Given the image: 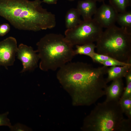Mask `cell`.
Masks as SVG:
<instances>
[{
    "label": "cell",
    "instance_id": "obj_4",
    "mask_svg": "<svg viewBox=\"0 0 131 131\" xmlns=\"http://www.w3.org/2000/svg\"><path fill=\"white\" fill-rule=\"evenodd\" d=\"M36 45L41 60L39 68L43 71H55L71 61L75 55L73 46L60 34H47Z\"/></svg>",
    "mask_w": 131,
    "mask_h": 131
},
{
    "label": "cell",
    "instance_id": "obj_15",
    "mask_svg": "<svg viewBox=\"0 0 131 131\" xmlns=\"http://www.w3.org/2000/svg\"><path fill=\"white\" fill-rule=\"evenodd\" d=\"M76 49L74 50L75 54L84 55L90 57L95 52L96 45L93 43L82 45H76Z\"/></svg>",
    "mask_w": 131,
    "mask_h": 131
},
{
    "label": "cell",
    "instance_id": "obj_24",
    "mask_svg": "<svg viewBox=\"0 0 131 131\" xmlns=\"http://www.w3.org/2000/svg\"><path fill=\"white\" fill-rule=\"evenodd\" d=\"M125 77L126 78V84L131 82V68L129 70Z\"/></svg>",
    "mask_w": 131,
    "mask_h": 131
},
{
    "label": "cell",
    "instance_id": "obj_11",
    "mask_svg": "<svg viewBox=\"0 0 131 131\" xmlns=\"http://www.w3.org/2000/svg\"><path fill=\"white\" fill-rule=\"evenodd\" d=\"M96 1L93 0H85L78 1L77 9L84 20H90L97 9Z\"/></svg>",
    "mask_w": 131,
    "mask_h": 131
},
{
    "label": "cell",
    "instance_id": "obj_6",
    "mask_svg": "<svg viewBox=\"0 0 131 131\" xmlns=\"http://www.w3.org/2000/svg\"><path fill=\"white\" fill-rule=\"evenodd\" d=\"M102 28L93 18L82 21L74 27L67 29L65 37L73 46L93 43L98 40Z\"/></svg>",
    "mask_w": 131,
    "mask_h": 131
},
{
    "label": "cell",
    "instance_id": "obj_25",
    "mask_svg": "<svg viewBox=\"0 0 131 131\" xmlns=\"http://www.w3.org/2000/svg\"><path fill=\"white\" fill-rule=\"evenodd\" d=\"M58 0H42V2L49 4H57Z\"/></svg>",
    "mask_w": 131,
    "mask_h": 131
},
{
    "label": "cell",
    "instance_id": "obj_5",
    "mask_svg": "<svg viewBox=\"0 0 131 131\" xmlns=\"http://www.w3.org/2000/svg\"><path fill=\"white\" fill-rule=\"evenodd\" d=\"M97 53L131 64V33L114 25L103 31L96 41Z\"/></svg>",
    "mask_w": 131,
    "mask_h": 131
},
{
    "label": "cell",
    "instance_id": "obj_9",
    "mask_svg": "<svg viewBox=\"0 0 131 131\" xmlns=\"http://www.w3.org/2000/svg\"><path fill=\"white\" fill-rule=\"evenodd\" d=\"M118 13L110 4L104 2L97 9L93 19L102 28H106L115 25Z\"/></svg>",
    "mask_w": 131,
    "mask_h": 131
},
{
    "label": "cell",
    "instance_id": "obj_18",
    "mask_svg": "<svg viewBox=\"0 0 131 131\" xmlns=\"http://www.w3.org/2000/svg\"><path fill=\"white\" fill-rule=\"evenodd\" d=\"M99 63L106 66H122L131 65L122 62L116 59L112 58L107 60L100 62Z\"/></svg>",
    "mask_w": 131,
    "mask_h": 131
},
{
    "label": "cell",
    "instance_id": "obj_8",
    "mask_svg": "<svg viewBox=\"0 0 131 131\" xmlns=\"http://www.w3.org/2000/svg\"><path fill=\"white\" fill-rule=\"evenodd\" d=\"M37 51L34 50L31 47L23 43L18 47L16 55L17 58L22 62L23 68L20 72L33 71L37 68L40 59Z\"/></svg>",
    "mask_w": 131,
    "mask_h": 131
},
{
    "label": "cell",
    "instance_id": "obj_12",
    "mask_svg": "<svg viewBox=\"0 0 131 131\" xmlns=\"http://www.w3.org/2000/svg\"><path fill=\"white\" fill-rule=\"evenodd\" d=\"M131 68V65L122 66H111L107 70L108 76L106 78L107 82L117 79L125 77Z\"/></svg>",
    "mask_w": 131,
    "mask_h": 131
},
{
    "label": "cell",
    "instance_id": "obj_16",
    "mask_svg": "<svg viewBox=\"0 0 131 131\" xmlns=\"http://www.w3.org/2000/svg\"><path fill=\"white\" fill-rule=\"evenodd\" d=\"M110 5L118 13L124 12L130 5V0H109Z\"/></svg>",
    "mask_w": 131,
    "mask_h": 131
},
{
    "label": "cell",
    "instance_id": "obj_26",
    "mask_svg": "<svg viewBox=\"0 0 131 131\" xmlns=\"http://www.w3.org/2000/svg\"><path fill=\"white\" fill-rule=\"evenodd\" d=\"M96 1H98L99 2H104L106 0H93Z\"/></svg>",
    "mask_w": 131,
    "mask_h": 131
},
{
    "label": "cell",
    "instance_id": "obj_1",
    "mask_svg": "<svg viewBox=\"0 0 131 131\" xmlns=\"http://www.w3.org/2000/svg\"><path fill=\"white\" fill-rule=\"evenodd\" d=\"M108 67H95L81 62H68L59 68L57 78L74 106H90L106 94L104 75Z\"/></svg>",
    "mask_w": 131,
    "mask_h": 131
},
{
    "label": "cell",
    "instance_id": "obj_23",
    "mask_svg": "<svg viewBox=\"0 0 131 131\" xmlns=\"http://www.w3.org/2000/svg\"><path fill=\"white\" fill-rule=\"evenodd\" d=\"M131 96V82L126 84L125 88H124L121 98H124Z\"/></svg>",
    "mask_w": 131,
    "mask_h": 131
},
{
    "label": "cell",
    "instance_id": "obj_3",
    "mask_svg": "<svg viewBox=\"0 0 131 131\" xmlns=\"http://www.w3.org/2000/svg\"><path fill=\"white\" fill-rule=\"evenodd\" d=\"M118 101L98 103L84 118L81 129L84 131H130L131 119L124 118Z\"/></svg>",
    "mask_w": 131,
    "mask_h": 131
},
{
    "label": "cell",
    "instance_id": "obj_10",
    "mask_svg": "<svg viewBox=\"0 0 131 131\" xmlns=\"http://www.w3.org/2000/svg\"><path fill=\"white\" fill-rule=\"evenodd\" d=\"M124 89L122 78H119L113 81L111 84L106 90V101H119Z\"/></svg>",
    "mask_w": 131,
    "mask_h": 131
},
{
    "label": "cell",
    "instance_id": "obj_2",
    "mask_svg": "<svg viewBox=\"0 0 131 131\" xmlns=\"http://www.w3.org/2000/svg\"><path fill=\"white\" fill-rule=\"evenodd\" d=\"M41 0H0V16L15 28L36 32L56 25L55 15L42 7Z\"/></svg>",
    "mask_w": 131,
    "mask_h": 131
},
{
    "label": "cell",
    "instance_id": "obj_7",
    "mask_svg": "<svg viewBox=\"0 0 131 131\" xmlns=\"http://www.w3.org/2000/svg\"><path fill=\"white\" fill-rule=\"evenodd\" d=\"M17 48L16 40L13 37H8L0 41V66L8 69V66L13 65Z\"/></svg>",
    "mask_w": 131,
    "mask_h": 131
},
{
    "label": "cell",
    "instance_id": "obj_27",
    "mask_svg": "<svg viewBox=\"0 0 131 131\" xmlns=\"http://www.w3.org/2000/svg\"><path fill=\"white\" fill-rule=\"evenodd\" d=\"M69 1H74V0H68Z\"/></svg>",
    "mask_w": 131,
    "mask_h": 131
},
{
    "label": "cell",
    "instance_id": "obj_22",
    "mask_svg": "<svg viewBox=\"0 0 131 131\" xmlns=\"http://www.w3.org/2000/svg\"><path fill=\"white\" fill-rule=\"evenodd\" d=\"M10 27L7 23H4L0 25V36H3L10 31Z\"/></svg>",
    "mask_w": 131,
    "mask_h": 131
},
{
    "label": "cell",
    "instance_id": "obj_13",
    "mask_svg": "<svg viewBox=\"0 0 131 131\" xmlns=\"http://www.w3.org/2000/svg\"><path fill=\"white\" fill-rule=\"evenodd\" d=\"M81 15L76 8L70 9L67 12L65 17V23L67 29L75 27L82 21Z\"/></svg>",
    "mask_w": 131,
    "mask_h": 131
},
{
    "label": "cell",
    "instance_id": "obj_19",
    "mask_svg": "<svg viewBox=\"0 0 131 131\" xmlns=\"http://www.w3.org/2000/svg\"><path fill=\"white\" fill-rule=\"evenodd\" d=\"M91 58L94 62L98 63L112 58L108 56L98 54L95 52L94 53Z\"/></svg>",
    "mask_w": 131,
    "mask_h": 131
},
{
    "label": "cell",
    "instance_id": "obj_14",
    "mask_svg": "<svg viewBox=\"0 0 131 131\" xmlns=\"http://www.w3.org/2000/svg\"><path fill=\"white\" fill-rule=\"evenodd\" d=\"M116 22L121 27L125 28L129 31L128 30L131 28V11H126L123 12L118 13Z\"/></svg>",
    "mask_w": 131,
    "mask_h": 131
},
{
    "label": "cell",
    "instance_id": "obj_21",
    "mask_svg": "<svg viewBox=\"0 0 131 131\" xmlns=\"http://www.w3.org/2000/svg\"><path fill=\"white\" fill-rule=\"evenodd\" d=\"M11 131H31L32 130L26 126L18 123L13 126H11L9 128Z\"/></svg>",
    "mask_w": 131,
    "mask_h": 131
},
{
    "label": "cell",
    "instance_id": "obj_17",
    "mask_svg": "<svg viewBox=\"0 0 131 131\" xmlns=\"http://www.w3.org/2000/svg\"><path fill=\"white\" fill-rule=\"evenodd\" d=\"M119 102L123 113L125 114L131 110V96L121 98Z\"/></svg>",
    "mask_w": 131,
    "mask_h": 131
},
{
    "label": "cell",
    "instance_id": "obj_20",
    "mask_svg": "<svg viewBox=\"0 0 131 131\" xmlns=\"http://www.w3.org/2000/svg\"><path fill=\"white\" fill-rule=\"evenodd\" d=\"M9 113L8 112H7L0 114V126H7L9 128L11 126L10 120L7 117Z\"/></svg>",
    "mask_w": 131,
    "mask_h": 131
}]
</instances>
